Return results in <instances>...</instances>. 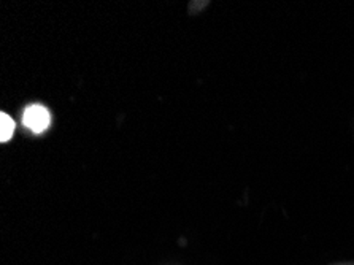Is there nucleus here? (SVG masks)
<instances>
[{
  "mask_svg": "<svg viewBox=\"0 0 354 265\" xmlns=\"http://www.w3.org/2000/svg\"><path fill=\"white\" fill-rule=\"evenodd\" d=\"M51 122V116L50 111L46 110L45 107L41 105H30L26 108L24 115H23V124L28 129H30L32 132L40 134L48 129Z\"/></svg>",
  "mask_w": 354,
  "mask_h": 265,
  "instance_id": "f257e3e1",
  "label": "nucleus"
},
{
  "mask_svg": "<svg viewBox=\"0 0 354 265\" xmlns=\"http://www.w3.org/2000/svg\"><path fill=\"white\" fill-rule=\"evenodd\" d=\"M13 132H15V121L8 115L2 113V115H0V142L2 143L8 142V140L13 137Z\"/></svg>",
  "mask_w": 354,
  "mask_h": 265,
  "instance_id": "f03ea898",
  "label": "nucleus"
}]
</instances>
